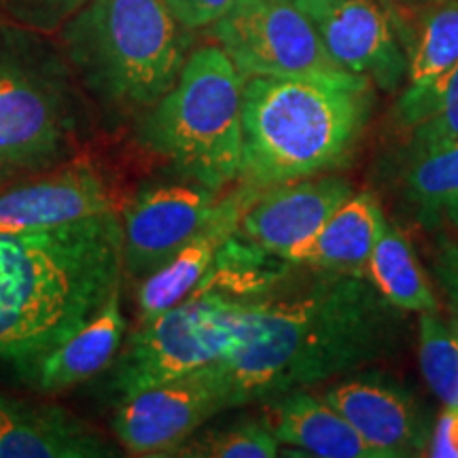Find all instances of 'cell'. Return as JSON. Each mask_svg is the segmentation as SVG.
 Returning a JSON list of instances; mask_svg holds the SVG:
<instances>
[{
	"label": "cell",
	"instance_id": "obj_20",
	"mask_svg": "<svg viewBox=\"0 0 458 458\" xmlns=\"http://www.w3.org/2000/svg\"><path fill=\"white\" fill-rule=\"evenodd\" d=\"M263 420L280 444L320 458H377L351 422L303 388L276 397Z\"/></svg>",
	"mask_w": 458,
	"mask_h": 458
},
{
	"label": "cell",
	"instance_id": "obj_28",
	"mask_svg": "<svg viewBox=\"0 0 458 458\" xmlns=\"http://www.w3.org/2000/svg\"><path fill=\"white\" fill-rule=\"evenodd\" d=\"M168 11L189 30L210 28L219 21L236 0H162Z\"/></svg>",
	"mask_w": 458,
	"mask_h": 458
},
{
	"label": "cell",
	"instance_id": "obj_16",
	"mask_svg": "<svg viewBox=\"0 0 458 458\" xmlns=\"http://www.w3.org/2000/svg\"><path fill=\"white\" fill-rule=\"evenodd\" d=\"M259 189L240 182L236 191L219 199L215 215L206 223L196 238L189 240L172 259L142 280L139 291V318L140 323L156 318L157 314L170 310L172 306L187 300L206 272L213 266L216 250L236 232L244 210L253 202Z\"/></svg>",
	"mask_w": 458,
	"mask_h": 458
},
{
	"label": "cell",
	"instance_id": "obj_10",
	"mask_svg": "<svg viewBox=\"0 0 458 458\" xmlns=\"http://www.w3.org/2000/svg\"><path fill=\"white\" fill-rule=\"evenodd\" d=\"M219 193L199 182H156L136 193L123 216V270L145 280L202 232Z\"/></svg>",
	"mask_w": 458,
	"mask_h": 458
},
{
	"label": "cell",
	"instance_id": "obj_24",
	"mask_svg": "<svg viewBox=\"0 0 458 458\" xmlns=\"http://www.w3.org/2000/svg\"><path fill=\"white\" fill-rule=\"evenodd\" d=\"M418 360L444 408H458V334L437 312H420L418 318Z\"/></svg>",
	"mask_w": 458,
	"mask_h": 458
},
{
	"label": "cell",
	"instance_id": "obj_18",
	"mask_svg": "<svg viewBox=\"0 0 458 458\" xmlns=\"http://www.w3.org/2000/svg\"><path fill=\"white\" fill-rule=\"evenodd\" d=\"M458 66V0H433L408 55L405 89L394 105L401 128H414L437 105Z\"/></svg>",
	"mask_w": 458,
	"mask_h": 458
},
{
	"label": "cell",
	"instance_id": "obj_29",
	"mask_svg": "<svg viewBox=\"0 0 458 458\" xmlns=\"http://www.w3.org/2000/svg\"><path fill=\"white\" fill-rule=\"evenodd\" d=\"M433 272L445 295L458 308V242L448 236L439 238L437 246H435Z\"/></svg>",
	"mask_w": 458,
	"mask_h": 458
},
{
	"label": "cell",
	"instance_id": "obj_5",
	"mask_svg": "<svg viewBox=\"0 0 458 458\" xmlns=\"http://www.w3.org/2000/svg\"><path fill=\"white\" fill-rule=\"evenodd\" d=\"M85 128L81 85L60 45L0 20V187L64 165Z\"/></svg>",
	"mask_w": 458,
	"mask_h": 458
},
{
	"label": "cell",
	"instance_id": "obj_3",
	"mask_svg": "<svg viewBox=\"0 0 458 458\" xmlns=\"http://www.w3.org/2000/svg\"><path fill=\"white\" fill-rule=\"evenodd\" d=\"M369 114L368 79H244L240 182L266 189L342 168Z\"/></svg>",
	"mask_w": 458,
	"mask_h": 458
},
{
	"label": "cell",
	"instance_id": "obj_19",
	"mask_svg": "<svg viewBox=\"0 0 458 458\" xmlns=\"http://www.w3.org/2000/svg\"><path fill=\"white\" fill-rule=\"evenodd\" d=\"M385 227V213L374 193H352L289 263L368 278V261Z\"/></svg>",
	"mask_w": 458,
	"mask_h": 458
},
{
	"label": "cell",
	"instance_id": "obj_8",
	"mask_svg": "<svg viewBox=\"0 0 458 458\" xmlns=\"http://www.w3.org/2000/svg\"><path fill=\"white\" fill-rule=\"evenodd\" d=\"M210 37L244 79H365L337 64L325 49L312 21L291 0H236L233 7L210 26Z\"/></svg>",
	"mask_w": 458,
	"mask_h": 458
},
{
	"label": "cell",
	"instance_id": "obj_2",
	"mask_svg": "<svg viewBox=\"0 0 458 458\" xmlns=\"http://www.w3.org/2000/svg\"><path fill=\"white\" fill-rule=\"evenodd\" d=\"M123 223L94 215L43 232L0 233V363L51 351L119 291Z\"/></svg>",
	"mask_w": 458,
	"mask_h": 458
},
{
	"label": "cell",
	"instance_id": "obj_31",
	"mask_svg": "<svg viewBox=\"0 0 458 458\" xmlns=\"http://www.w3.org/2000/svg\"><path fill=\"white\" fill-rule=\"evenodd\" d=\"M450 325H452V329H454L456 331V334H458V308L454 306V308H452V317H450Z\"/></svg>",
	"mask_w": 458,
	"mask_h": 458
},
{
	"label": "cell",
	"instance_id": "obj_14",
	"mask_svg": "<svg viewBox=\"0 0 458 458\" xmlns=\"http://www.w3.org/2000/svg\"><path fill=\"white\" fill-rule=\"evenodd\" d=\"M114 210L105 179L83 164H64L43 179L0 191V233L43 232Z\"/></svg>",
	"mask_w": 458,
	"mask_h": 458
},
{
	"label": "cell",
	"instance_id": "obj_26",
	"mask_svg": "<svg viewBox=\"0 0 458 458\" xmlns=\"http://www.w3.org/2000/svg\"><path fill=\"white\" fill-rule=\"evenodd\" d=\"M454 142H458V66L450 74L433 111L414 128H410L405 156L411 159L435 148L454 145Z\"/></svg>",
	"mask_w": 458,
	"mask_h": 458
},
{
	"label": "cell",
	"instance_id": "obj_11",
	"mask_svg": "<svg viewBox=\"0 0 458 458\" xmlns=\"http://www.w3.org/2000/svg\"><path fill=\"white\" fill-rule=\"evenodd\" d=\"M344 71L394 91L408 72L393 17L377 0H291Z\"/></svg>",
	"mask_w": 458,
	"mask_h": 458
},
{
	"label": "cell",
	"instance_id": "obj_9",
	"mask_svg": "<svg viewBox=\"0 0 458 458\" xmlns=\"http://www.w3.org/2000/svg\"><path fill=\"white\" fill-rule=\"evenodd\" d=\"M227 408L216 365L159 382L119 399L113 433L134 456H174V452L215 414Z\"/></svg>",
	"mask_w": 458,
	"mask_h": 458
},
{
	"label": "cell",
	"instance_id": "obj_12",
	"mask_svg": "<svg viewBox=\"0 0 458 458\" xmlns=\"http://www.w3.org/2000/svg\"><path fill=\"white\" fill-rule=\"evenodd\" d=\"M352 193L351 182L329 172L259 189L238 232L289 261Z\"/></svg>",
	"mask_w": 458,
	"mask_h": 458
},
{
	"label": "cell",
	"instance_id": "obj_13",
	"mask_svg": "<svg viewBox=\"0 0 458 458\" xmlns=\"http://www.w3.org/2000/svg\"><path fill=\"white\" fill-rule=\"evenodd\" d=\"M340 411L377 458L427 454L431 422L408 388L365 374L344 380L323 394Z\"/></svg>",
	"mask_w": 458,
	"mask_h": 458
},
{
	"label": "cell",
	"instance_id": "obj_6",
	"mask_svg": "<svg viewBox=\"0 0 458 458\" xmlns=\"http://www.w3.org/2000/svg\"><path fill=\"white\" fill-rule=\"evenodd\" d=\"M242 88L219 45L198 47L168 94L142 114L139 142L182 179L221 193L240 179Z\"/></svg>",
	"mask_w": 458,
	"mask_h": 458
},
{
	"label": "cell",
	"instance_id": "obj_22",
	"mask_svg": "<svg viewBox=\"0 0 458 458\" xmlns=\"http://www.w3.org/2000/svg\"><path fill=\"white\" fill-rule=\"evenodd\" d=\"M368 278L377 293L401 312H437L439 303L433 286L420 267L410 238L399 227L386 223L371 250Z\"/></svg>",
	"mask_w": 458,
	"mask_h": 458
},
{
	"label": "cell",
	"instance_id": "obj_7",
	"mask_svg": "<svg viewBox=\"0 0 458 458\" xmlns=\"http://www.w3.org/2000/svg\"><path fill=\"white\" fill-rule=\"evenodd\" d=\"M259 301L193 293L156 318L140 323L114 363L113 391L123 399L142 388L219 363L244 340Z\"/></svg>",
	"mask_w": 458,
	"mask_h": 458
},
{
	"label": "cell",
	"instance_id": "obj_30",
	"mask_svg": "<svg viewBox=\"0 0 458 458\" xmlns=\"http://www.w3.org/2000/svg\"><path fill=\"white\" fill-rule=\"evenodd\" d=\"M427 456L458 458V408H444L431 428Z\"/></svg>",
	"mask_w": 458,
	"mask_h": 458
},
{
	"label": "cell",
	"instance_id": "obj_23",
	"mask_svg": "<svg viewBox=\"0 0 458 458\" xmlns=\"http://www.w3.org/2000/svg\"><path fill=\"white\" fill-rule=\"evenodd\" d=\"M403 185L425 225L458 227V142L408 159Z\"/></svg>",
	"mask_w": 458,
	"mask_h": 458
},
{
	"label": "cell",
	"instance_id": "obj_27",
	"mask_svg": "<svg viewBox=\"0 0 458 458\" xmlns=\"http://www.w3.org/2000/svg\"><path fill=\"white\" fill-rule=\"evenodd\" d=\"M89 0H0V20L37 32H57Z\"/></svg>",
	"mask_w": 458,
	"mask_h": 458
},
{
	"label": "cell",
	"instance_id": "obj_25",
	"mask_svg": "<svg viewBox=\"0 0 458 458\" xmlns=\"http://www.w3.org/2000/svg\"><path fill=\"white\" fill-rule=\"evenodd\" d=\"M280 442L263 420H242L204 435L193 433L174 456L196 458H272L278 456Z\"/></svg>",
	"mask_w": 458,
	"mask_h": 458
},
{
	"label": "cell",
	"instance_id": "obj_4",
	"mask_svg": "<svg viewBox=\"0 0 458 458\" xmlns=\"http://www.w3.org/2000/svg\"><path fill=\"white\" fill-rule=\"evenodd\" d=\"M57 32L81 89L117 122L168 94L191 45L162 0H89Z\"/></svg>",
	"mask_w": 458,
	"mask_h": 458
},
{
	"label": "cell",
	"instance_id": "obj_15",
	"mask_svg": "<svg viewBox=\"0 0 458 458\" xmlns=\"http://www.w3.org/2000/svg\"><path fill=\"white\" fill-rule=\"evenodd\" d=\"M128 329L114 291L100 312L51 351L13 365L20 382L38 393H60L100 374L119 354Z\"/></svg>",
	"mask_w": 458,
	"mask_h": 458
},
{
	"label": "cell",
	"instance_id": "obj_21",
	"mask_svg": "<svg viewBox=\"0 0 458 458\" xmlns=\"http://www.w3.org/2000/svg\"><path fill=\"white\" fill-rule=\"evenodd\" d=\"M291 263L233 232L216 250L213 266L193 293H215L227 300L255 301L289 272ZM191 293V295H193Z\"/></svg>",
	"mask_w": 458,
	"mask_h": 458
},
{
	"label": "cell",
	"instance_id": "obj_17",
	"mask_svg": "<svg viewBox=\"0 0 458 458\" xmlns=\"http://www.w3.org/2000/svg\"><path fill=\"white\" fill-rule=\"evenodd\" d=\"M113 444L54 405H28L0 394V458H105Z\"/></svg>",
	"mask_w": 458,
	"mask_h": 458
},
{
	"label": "cell",
	"instance_id": "obj_1",
	"mask_svg": "<svg viewBox=\"0 0 458 458\" xmlns=\"http://www.w3.org/2000/svg\"><path fill=\"white\" fill-rule=\"evenodd\" d=\"M399 308L359 274L320 272L300 293L261 300L244 340L216 365L227 408L306 388L397 352Z\"/></svg>",
	"mask_w": 458,
	"mask_h": 458
}]
</instances>
